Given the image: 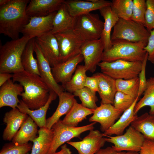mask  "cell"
<instances>
[{"label":"cell","instance_id":"obj_3","mask_svg":"<svg viewBox=\"0 0 154 154\" xmlns=\"http://www.w3.org/2000/svg\"><path fill=\"white\" fill-rule=\"evenodd\" d=\"M29 37L21 38L7 41L0 47V73L13 74L24 70L21 62L23 52Z\"/></svg>","mask_w":154,"mask_h":154},{"label":"cell","instance_id":"obj_37","mask_svg":"<svg viewBox=\"0 0 154 154\" xmlns=\"http://www.w3.org/2000/svg\"><path fill=\"white\" fill-rule=\"evenodd\" d=\"M75 96L78 97L81 102V104L87 108L95 110L98 107L96 103L98 99L96 93L88 88L84 87L73 93Z\"/></svg>","mask_w":154,"mask_h":154},{"label":"cell","instance_id":"obj_26","mask_svg":"<svg viewBox=\"0 0 154 154\" xmlns=\"http://www.w3.org/2000/svg\"><path fill=\"white\" fill-rule=\"evenodd\" d=\"M104 19L103 30L101 37L104 45V51L109 49L112 44L111 32L119 18L112 10L111 6L104 7L99 10Z\"/></svg>","mask_w":154,"mask_h":154},{"label":"cell","instance_id":"obj_43","mask_svg":"<svg viewBox=\"0 0 154 154\" xmlns=\"http://www.w3.org/2000/svg\"><path fill=\"white\" fill-rule=\"evenodd\" d=\"M150 32L147 43L144 49L148 54V60L154 64V28Z\"/></svg>","mask_w":154,"mask_h":154},{"label":"cell","instance_id":"obj_29","mask_svg":"<svg viewBox=\"0 0 154 154\" xmlns=\"http://www.w3.org/2000/svg\"><path fill=\"white\" fill-rule=\"evenodd\" d=\"M38 136L32 141L33 143L31 153L27 154H47L50 148L53 137L51 129L46 127L40 128Z\"/></svg>","mask_w":154,"mask_h":154},{"label":"cell","instance_id":"obj_47","mask_svg":"<svg viewBox=\"0 0 154 154\" xmlns=\"http://www.w3.org/2000/svg\"><path fill=\"white\" fill-rule=\"evenodd\" d=\"M13 75L7 73H0V86L12 78Z\"/></svg>","mask_w":154,"mask_h":154},{"label":"cell","instance_id":"obj_12","mask_svg":"<svg viewBox=\"0 0 154 154\" xmlns=\"http://www.w3.org/2000/svg\"><path fill=\"white\" fill-rule=\"evenodd\" d=\"M56 12L45 16L30 17L29 23L21 33L32 39L50 33L53 29V20Z\"/></svg>","mask_w":154,"mask_h":154},{"label":"cell","instance_id":"obj_49","mask_svg":"<svg viewBox=\"0 0 154 154\" xmlns=\"http://www.w3.org/2000/svg\"><path fill=\"white\" fill-rule=\"evenodd\" d=\"M11 0H0V7H1L8 4Z\"/></svg>","mask_w":154,"mask_h":154},{"label":"cell","instance_id":"obj_41","mask_svg":"<svg viewBox=\"0 0 154 154\" xmlns=\"http://www.w3.org/2000/svg\"><path fill=\"white\" fill-rule=\"evenodd\" d=\"M145 26L150 32L154 28V0H146Z\"/></svg>","mask_w":154,"mask_h":154},{"label":"cell","instance_id":"obj_28","mask_svg":"<svg viewBox=\"0 0 154 154\" xmlns=\"http://www.w3.org/2000/svg\"><path fill=\"white\" fill-rule=\"evenodd\" d=\"M38 125L29 116L12 139L17 145H23L32 141L38 133Z\"/></svg>","mask_w":154,"mask_h":154},{"label":"cell","instance_id":"obj_2","mask_svg":"<svg viewBox=\"0 0 154 154\" xmlns=\"http://www.w3.org/2000/svg\"><path fill=\"white\" fill-rule=\"evenodd\" d=\"M28 0H11L0 8V33L12 40L19 38L20 33L29 23L26 13Z\"/></svg>","mask_w":154,"mask_h":154},{"label":"cell","instance_id":"obj_30","mask_svg":"<svg viewBox=\"0 0 154 154\" xmlns=\"http://www.w3.org/2000/svg\"><path fill=\"white\" fill-rule=\"evenodd\" d=\"M130 125L140 132L145 139L154 142V115L145 112L138 116Z\"/></svg>","mask_w":154,"mask_h":154},{"label":"cell","instance_id":"obj_33","mask_svg":"<svg viewBox=\"0 0 154 154\" xmlns=\"http://www.w3.org/2000/svg\"><path fill=\"white\" fill-rule=\"evenodd\" d=\"M87 71L84 65H78L70 80L66 83L61 85L64 90L73 94L85 87L87 77Z\"/></svg>","mask_w":154,"mask_h":154},{"label":"cell","instance_id":"obj_22","mask_svg":"<svg viewBox=\"0 0 154 154\" xmlns=\"http://www.w3.org/2000/svg\"><path fill=\"white\" fill-rule=\"evenodd\" d=\"M98 81V91L101 100V103L113 105L115 95L117 91L116 80L102 72L94 74Z\"/></svg>","mask_w":154,"mask_h":154},{"label":"cell","instance_id":"obj_39","mask_svg":"<svg viewBox=\"0 0 154 154\" xmlns=\"http://www.w3.org/2000/svg\"><path fill=\"white\" fill-rule=\"evenodd\" d=\"M132 13L131 20L145 25V17L147 9L146 1L133 0Z\"/></svg>","mask_w":154,"mask_h":154},{"label":"cell","instance_id":"obj_50","mask_svg":"<svg viewBox=\"0 0 154 154\" xmlns=\"http://www.w3.org/2000/svg\"><path fill=\"white\" fill-rule=\"evenodd\" d=\"M78 154H80V153H78Z\"/></svg>","mask_w":154,"mask_h":154},{"label":"cell","instance_id":"obj_15","mask_svg":"<svg viewBox=\"0 0 154 154\" xmlns=\"http://www.w3.org/2000/svg\"><path fill=\"white\" fill-rule=\"evenodd\" d=\"M122 113L112 104L101 103L94 110L89 120L90 122L99 123L101 131L104 132L114 124Z\"/></svg>","mask_w":154,"mask_h":154},{"label":"cell","instance_id":"obj_18","mask_svg":"<svg viewBox=\"0 0 154 154\" xmlns=\"http://www.w3.org/2000/svg\"><path fill=\"white\" fill-rule=\"evenodd\" d=\"M84 59L83 56L80 53L51 68L52 74L56 82L63 84L69 81L78 64Z\"/></svg>","mask_w":154,"mask_h":154},{"label":"cell","instance_id":"obj_16","mask_svg":"<svg viewBox=\"0 0 154 154\" xmlns=\"http://www.w3.org/2000/svg\"><path fill=\"white\" fill-rule=\"evenodd\" d=\"M34 50L37 60L40 76L50 90L56 93L58 96L64 92V90L62 85L57 83L53 76L51 67L48 62L43 55L35 38Z\"/></svg>","mask_w":154,"mask_h":154},{"label":"cell","instance_id":"obj_14","mask_svg":"<svg viewBox=\"0 0 154 154\" xmlns=\"http://www.w3.org/2000/svg\"><path fill=\"white\" fill-rule=\"evenodd\" d=\"M35 40L51 68L61 62L58 43L54 34L49 33Z\"/></svg>","mask_w":154,"mask_h":154},{"label":"cell","instance_id":"obj_40","mask_svg":"<svg viewBox=\"0 0 154 154\" xmlns=\"http://www.w3.org/2000/svg\"><path fill=\"white\" fill-rule=\"evenodd\" d=\"M32 147L30 143L17 145L12 142L3 146L0 154H27L31 149Z\"/></svg>","mask_w":154,"mask_h":154},{"label":"cell","instance_id":"obj_11","mask_svg":"<svg viewBox=\"0 0 154 154\" xmlns=\"http://www.w3.org/2000/svg\"><path fill=\"white\" fill-rule=\"evenodd\" d=\"M104 49V44L101 38L85 42L80 53L84 57V66L87 71L93 73L96 71L97 66L102 61Z\"/></svg>","mask_w":154,"mask_h":154},{"label":"cell","instance_id":"obj_45","mask_svg":"<svg viewBox=\"0 0 154 154\" xmlns=\"http://www.w3.org/2000/svg\"><path fill=\"white\" fill-rule=\"evenodd\" d=\"M138 154H154V142L145 139Z\"/></svg>","mask_w":154,"mask_h":154},{"label":"cell","instance_id":"obj_4","mask_svg":"<svg viewBox=\"0 0 154 154\" xmlns=\"http://www.w3.org/2000/svg\"><path fill=\"white\" fill-rule=\"evenodd\" d=\"M112 42L111 47L104 51L102 61L111 62L123 60L142 62L146 55L144 48L147 44L145 42H131L122 39L114 40Z\"/></svg>","mask_w":154,"mask_h":154},{"label":"cell","instance_id":"obj_5","mask_svg":"<svg viewBox=\"0 0 154 154\" xmlns=\"http://www.w3.org/2000/svg\"><path fill=\"white\" fill-rule=\"evenodd\" d=\"M113 29L111 35L112 41L122 39L147 43L150 32L144 25L132 20L119 19Z\"/></svg>","mask_w":154,"mask_h":154},{"label":"cell","instance_id":"obj_38","mask_svg":"<svg viewBox=\"0 0 154 154\" xmlns=\"http://www.w3.org/2000/svg\"><path fill=\"white\" fill-rule=\"evenodd\" d=\"M136 98L117 91L114 97L113 105L116 109L123 113L132 106Z\"/></svg>","mask_w":154,"mask_h":154},{"label":"cell","instance_id":"obj_32","mask_svg":"<svg viewBox=\"0 0 154 154\" xmlns=\"http://www.w3.org/2000/svg\"><path fill=\"white\" fill-rule=\"evenodd\" d=\"M35 38L31 39L27 44L23 52L21 62L24 70L40 76L37 59L34 57Z\"/></svg>","mask_w":154,"mask_h":154},{"label":"cell","instance_id":"obj_8","mask_svg":"<svg viewBox=\"0 0 154 154\" xmlns=\"http://www.w3.org/2000/svg\"><path fill=\"white\" fill-rule=\"evenodd\" d=\"M96 122L79 127H71L64 124L62 120L59 119L52 126L51 129L53 133L51 144L47 154H53L60 146L65 142L74 137H79L85 131H90L94 128Z\"/></svg>","mask_w":154,"mask_h":154},{"label":"cell","instance_id":"obj_20","mask_svg":"<svg viewBox=\"0 0 154 154\" xmlns=\"http://www.w3.org/2000/svg\"><path fill=\"white\" fill-rule=\"evenodd\" d=\"M28 117V115L17 108L12 109L5 113L3 121L7 125L3 132V139L12 140Z\"/></svg>","mask_w":154,"mask_h":154},{"label":"cell","instance_id":"obj_10","mask_svg":"<svg viewBox=\"0 0 154 154\" xmlns=\"http://www.w3.org/2000/svg\"><path fill=\"white\" fill-rule=\"evenodd\" d=\"M54 35L58 43L61 62L80 53L81 48L85 41L73 30Z\"/></svg>","mask_w":154,"mask_h":154},{"label":"cell","instance_id":"obj_35","mask_svg":"<svg viewBox=\"0 0 154 154\" xmlns=\"http://www.w3.org/2000/svg\"><path fill=\"white\" fill-rule=\"evenodd\" d=\"M111 7L120 19L131 20L133 5L132 0H113Z\"/></svg>","mask_w":154,"mask_h":154},{"label":"cell","instance_id":"obj_25","mask_svg":"<svg viewBox=\"0 0 154 154\" xmlns=\"http://www.w3.org/2000/svg\"><path fill=\"white\" fill-rule=\"evenodd\" d=\"M58 96L59 102L57 107L52 115L46 120V127L49 129L61 116L66 115L70 111L76 101L74 94L67 92L64 91Z\"/></svg>","mask_w":154,"mask_h":154},{"label":"cell","instance_id":"obj_44","mask_svg":"<svg viewBox=\"0 0 154 154\" xmlns=\"http://www.w3.org/2000/svg\"><path fill=\"white\" fill-rule=\"evenodd\" d=\"M98 81L96 77L93 75L91 77L87 76L85 87L96 93L98 91Z\"/></svg>","mask_w":154,"mask_h":154},{"label":"cell","instance_id":"obj_17","mask_svg":"<svg viewBox=\"0 0 154 154\" xmlns=\"http://www.w3.org/2000/svg\"><path fill=\"white\" fill-rule=\"evenodd\" d=\"M64 3L70 14L75 17L112 5L111 1L104 0H65Z\"/></svg>","mask_w":154,"mask_h":154},{"label":"cell","instance_id":"obj_7","mask_svg":"<svg viewBox=\"0 0 154 154\" xmlns=\"http://www.w3.org/2000/svg\"><path fill=\"white\" fill-rule=\"evenodd\" d=\"M104 22L98 14L89 13L77 18L73 31L85 42L100 39Z\"/></svg>","mask_w":154,"mask_h":154},{"label":"cell","instance_id":"obj_9","mask_svg":"<svg viewBox=\"0 0 154 154\" xmlns=\"http://www.w3.org/2000/svg\"><path fill=\"white\" fill-rule=\"evenodd\" d=\"M106 142L112 143V147L117 151L139 152L145 139L139 131L131 125L124 134L114 136H106Z\"/></svg>","mask_w":154,"mask_h":154},{"label":"cell","instance_id":"obj_13","mask_svg":"<svg viewBox=\"0 0 154 154\" xmlns=\"http://www.w3.org/2000/svg\"><path fill=\"white\" fill-rule=\"evenodd\" d=\"M106 136L98 130H91L80 141L67 142L75 148L80 154H95L104 145Z\"/></svg>","mask_w":154,"mask_h":154},{"label":"cell","instance_id":"obj_19","mask_svg":"<svg viewBox=\"0 0 154 154\" xmlns=\"http://www.w3.org/2000/svg\"><path fill=\"white\" fill-rule=\"evenodd\" d=\"M9 79L0 87V108L9 106L17 108L20 102L18 98L24 91L23 86Z\"/></svg>","mask_w":154,"mask_h":154},{"label":"cell","instance_id":"obj_24","mask_svg":"<svg viewBox=\"0 0 154 154\" xmlns=\"http://www.w3.org/2000/svg\"><path fill=\"white\" fill-rule=\"evenodd\" d=\"M58 96L57 94L52 91L50 90L48 100L46 104L40 108L35 110L29 108L20 100L17 108L21 112L29 116L40 128L46 127V115L47 110L52 102L55 100Z\"/></svg>","mask_w":154,"mask_h":154},{"label":"cell","instance_id":"obj_46","mask_svg":"<svg viewBox=\"0 0 154 154\" xmlns=\"http://www.w3.org/2000/svg\"><path fill=\"white\" fill-rule=\"evenodd\" d=\"M139 152L132 151H117L112 147L100 149L95 154H138Z\"/></svg>","mask_w":154,"mask_h":154},{"label":"cell","instance_id":"obj_36","mask_svg":"<svg viewBox=\"0 0 154 154\" xmlns=\"http://www.w3.org/2000/svg\"><path fill=\"white\" fill-rule=\"evenodd\" d=\"M116 84L117 91L135 98L138 97L139 80L138 77L128 80H116Z\"/></svg>","mask_w":154,"mask_h":154},{"label":"cell","instance_id":"obj_1","mask_svg":"<svg viewBox=\"0 0 154 154\" xmlns=\"http://www.w3.org/2000/svg\"><path fill=\"white\" fill-rule=\"evenodd\" d=\"M12 78L23 86L21 100L29 108L37 109L46 104L50 90L39 76L23 70L13 74Z\"/></svg>","mask_w":154,"mask_h":154},{"label":"cell","instance_id":"obj_42","mask_svg":"<svg viewBox=\"0 0 154 154\" xmlns=\"http://www.w3.org/2000/svg\"><path fill=\"white\" fill-rule=\"evenodd\" d=\"M148 60V54L147 53L146 56L142 62L141 70L138 75L139 80V88L138 96L139 97L143 94L145 90L147 85V80L145 76L146 66Z\"/></svg>","mask_w":154,"mask_h":154},{"label":"cell","instance_id":"obj_23","mask_svg":"<svg viewBox=\"0 0 154 154\" xmlns=\"http://www.w3.org/2000/svg\"><path fill=\"white\" fill-rule=\"evenodd\" d=\"M77 18L70 14L64 2L56 12L53 20V29L50 33L55 34L73 30Z\"/></svg>","mask_w":154,"mask_h":154},{"label":"cell","instance_id":"obj_6","mask_svg":"<svg viewBox=\"0 0 154 154\" xmlns=\"http://www.w3.org/2000/svg\"><path fill=\"white\" fill-rule=\"evenodd\" d=\"M142 62L118 60L111 62H103L98 64L102 73L115 80H128L138 77Z\"/></svg>","mask_w":154,"mask_h":154},{"label":"cell","instance_id":"obj_31","mask_svg":"<svg viewBox=\"0 0 154 154\" xmlns=\"http://www.w3.org/2000/svg\"><path fill=\"white\" fill-rule=\"evenodd\" d=\"M94 110L84 107L76 101L70 111L62 120V122L67 126L77 127L78 123L86 119L88 116L93 114Z\"/></svg>","mask_w":154,"mask_h":154},{"label":"cell","instance_id":"obj_21","mask_svg":"<svg viewBox=\"0 0 154 154\" xmlns=\"http://www.w3.org/2000/svg\"><path fill=\"white\" fill-rule=\"evenodd\" d=\"M64 0H31L26 8V13L31 17H41L57 11Z\"/></svg>","mask_w":154,"mask_h":154},{"label":"cell","instance_id":"obj_48","mask_svg":"<svg viewBox=\"0 0 154 154\" xmlns=\"http://www.w3.org/2000/svg\"><path fill=\"white\" fill-rule=\"evenodd\" d=\"M53 154H72V153L70 149L65 144L61 147V149L60 151L54 153Z\"/></svg>","mask_w":154,"mask_h":154},{"label":"cell","instance_id":"obj_34","mask_svg":"<svg viewBox=\"0 0 154 154\" xmlns=\"http://www.w3.org/2000/svg\"><path fill=\"white\" fill-rule=\"evenodd\" d=\"M141 98L136 104L134 112L137 113L142 108L148 106L150 108L149 113L154 115V77H151L147 80V85Z\"/></svg>","mask_w":154,"mask_h":154},{"label":"cell","instance_id":"obj_27","mask_svg":"<svg viewBox=\"0 0 154 154\" xmlns=\"http://www.w3.org/2000/svg\"><path fill=\"white\" fill-rule=\"evenodd\" d=\"M139 98L138 97L137 98L132 106L123 112L117 121L104 132V134L106 136L113 135H119L123 134L126 128L131 125L138 116L135 113L134 108Z\"/></svg>","mask_w":154,"mask_h":154}]
</instances>
